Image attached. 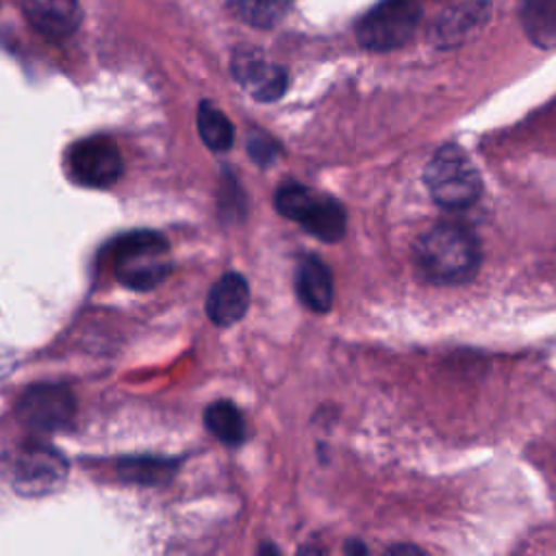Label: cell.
I'll return each instance as SVG.
<instances>
[{
  "mask_svg": "<svg viewBox=\"0 0 556 556\" xmlns=\"http://www.w3.org/2000/svg\"><path fill=\"white\" fill-rule=\"evenodd\" d=\"M415 265L432 285H460L480 267V243L463 224H434L415 243Z\"/></svg>",
  "mask_w": 556,
  "mask_h": 556,
  "instance_id": "cell-1",
  "label": "cell"
},
{
  "mask_svg": "<svg viewBox=\"0 0 556 556\" xmlns=\"http://www.w3.org/2000/svg\"><path fill=\"white\" fill-rule=\"evenodd\" d=\"M276 211L298 222L313 237L337 243L345 235V208L339 200L317 193L300 182H285L274 193Z\"/></svg>",
  "mask_w": 556,
  "mask_h": 556,
  "instance_id": "cell-2",
  "label": "cell"
},
{
  "mask_svg": "<svg viewBox=\"0 0 556 556\" xmlns=\"http://www.w3.org/2000/svg\"><path fill=\"white\" fill-rule=\"evenodd\" d=\"M424 182L432 200L450 211L471 206L482 191V180L469 156L454 143L441 146L426 165Z\"/></svg>",
  "mask_w": 556,
  "mask_h": 556,
  "instance_id": "cell-3",
  "label": "cell"
},
{
  "mask_svg": "<svg viewBox=\"0 0 556 556\" xmlns=\"http://www.w3.org/2000/svg\"><path fill=\"white\" fill-rule=\"evenodd\" d=\"M2 473L15 493L39 497L56 491L65 482L67 460L46 443L26 441L4 456Z\"/></svg>",
  "mask_w": 556,
  "mask_h": 556,
  "instance_id": "cell-4",
  "label": "cell"
},
{
  "mask_svg": "<svg viewBox=\"0 0 556 556\" xmlns=\"http://www.w3.org/2000/svg\"><path fill=\"white\" fill-rule=\"evenodd\" d=\"M421 20L417 0H382L356 24L358 41L376 52L393 50L413 39Z\"/></svg>",
  "mask_w": 556,
  "mask_h": 556,
  "instance_id": "cell-5",
  "label": "cell"
},
{
  "mask_svg": "<svg viewBox=\"0 0 556 556\" xmlns=\"http://www.w3.org/2000/svg\"><path fill=\"white\" fill-rule=\"evenodd\" d=\"M167 241L156 232H132L117 243L115 269L124 285L132 289H150L159 285L169 265L163 261Z\"/></svg>",
  "mask_w": 556,
  "mask_h": 556,
  "instance_id": "cell-6",
  "label": "cell"
},
{
  "mask_svg": "<svg viewBox=\"0 0 556 556\" xmlns=\"http://www.w3.org/2000/svg\"><path fill=\"white\" fill-rule=\"evenodd\" d=\"M76 413V400L65 384L43 382L24 391L17 402L20 421L35 432L65 428Z\"/></svg>",
  "mask_w": 556,
  "mask_h": 556,
  "instance_id": "cell-7",
  "label": "cell"
},
{
  "mask_svg": "<svg viewBox=\"0 0 556 556\" xmlns=\"http://www.w3.org/2000/svg\"><path fill=\"white\" fill-rule=\"evenodd\" d=\"M67 165L76 182L93 189H106L122 176V154L109 137H91L74 143Z\"/></svg>",
  "mask_w": 556,
  "mask_h": 556,
  "instance_id": "cell-8",
  "label": "cell"
},
{
  "mask_svg": "<svg viewBox=\"0 0 556 556\" xmlns=\"http://www.w3.org/2000/svg\"><path fill=\"white\" fill-rule=\"evenodd\" d=\"M230 70L235 80L258 102H274L287 91V72L256 48H237Z\"/></svg>",
  "mask_w": 556,
  "mask_h": 556,
  "instance_id": "cell-9",
  "label": "cell"
},
{
  "mask_svg": "<svg viewBox=\"0 0 556 556\" xmlns=\"http://www.w3.org/2000/svg\"><path fill=\"white\" fill-rule=\"evenodd\" d=\"M250 306V287L237 271H228L208 289L206 315L215 326H232Z\"/></svg>",
  "mask_w": 556,
  "mask_h": 556,
  "instance_id": "cell-10",
  "label": "cell"
},
{
  "mask_svg": "<svg viewBox=\"0 0 556 556\" xmlns=\"http://www.w3.org/2000/svg\"><path fill=\"white\" fill-rule=\"evenodd\" d=\"M22 7L28 22L52 39L72 35L83 17L80 0H22Z\"/></svg>",
  "mask_w": 556,
  "mask_h": 556,
  "instance_id": "cell-11",
  "label": "cell"
},
{
  "mask_svg": "<svg viewBox=\"0 0 556 556\" xmlns=\"http://www.w3.org/2000/svg\"><path fill=\"white\" fill-rule=\"evenodd\" d=\"M295 291L300 302L313 313H326L334 300V282L328 265L319 256H304L295 269Z\"/></svg>",
  "mask_w": 556,
  "mask_h": 556,
  "instance_id": "cell-12",
  "label": "cell"
},
{
  "mask_svg": "<svg viewBox=\"0 0 556 556\" xmlns=\"http://www.w3.org/2000/svg\"><path fill=\"white\" fill-rule=\"evenodd\" d=\"M489 15V7L484 2H469L450 9L443 13L432 28V37L439 46H456L469 33H473Z\"/></svg>",
  "mask_w": 556,
  "mask_h": 556,
  "instance_id": "cell-13",
  "label": "cell"
},
{
  "mask_svg": "<svg viewBox=\"0 0 556 556\" xmlns=\"http://www.w3.org/2000/svg\"><path fill=\"white\" fill-rule=\"evenodd\" d=\"M521 26L539 48H556V0H521Z\"/></svg>",
  "mask_w": 556,
  "mask_h": 556,
  "instance_id": "cell-14",
  "label": "cell"
},
{
  "mask_svg": "<svg viewBox=\"0 0 556 556\" xmlns=\"http://www.w3.org/2000/svg\"><path fill=\"white\" fill-rule=\"evenodd\" d=\"M204 426L226 445H239L245 439V419L228 400H217L204 410Z\"/></svg>",
  "mask_w": 556,
  "mask_h": 556,
  "instance_id": "cell-15",
  "label": "cell"
},
{
  "mask_svg": "<svg viewBox=\"0 0 556 556\" xmlns=\"http://www.w3.org/2000/svg\"><path fill=\"white\" fill-rule=\"evenodd\" d=\"M226 2L241 22L256 28L276 26L293 4V0H226Z\"/></svg>",
  "mask_w": 556,
  "mask_h": 556,
  "instance_id": "cell-16",
  "label": "cell"
},
{
  "mask_svg": "<svg viewBox=\"0 0 556 556\" xmlns=\"http://www.w3.org/2000/svg\"><path fill=\"white\" fill-rule=\"evenodd\" d=\"M198 132L204 146L213 152H226L235 139V128L230 119L211 102H202L198 106Z\"/></svg>",
  "mask_w": 556,
  "mask_h": 556,
  "instance_id": "cell-17",
  "label": "cell"
},
{
  "mask_svg": "<svg viewBox=\"0 0 556 556\" xmlns=\"http://www.w3.org/2000/svg\"><path fill=\"white\" fill-rule=\"evenodd\" d=\"M248 152H250V156H252L256 163L267 165V163H271V161L276 159V154H278V143H276L271 137L263 135V132H254V135H250V139H248Z\"/></svg>",
  "mask_w": 556,
  "mask_h": 556,
  "instance_id": "cell-18",
  "label": "cell"
},
{
  "mask_svg": "<svg viewBox=\"0 0 556 556\" xmlns=\"http://www.w3.org/2000/svg\"><path fill=\"white\" fill-rule=\"evenodd\" d=\"M124 471L126 473H132L135 480H143V473H148V480H159V473H169L172 471V465H165V463H159V460H152L148 463V467L139 460H135L132 465H124Z\"/></svg>",
  "mask_w": 556,
  "mask_h": 556,
  "instance_id": "cell-19",
  "label": "cell"
},
{
  "mask_svg": "<svg viewBox=\"0 0 556 556\" xmlns=\"http://www.w3.org/2000/svg\"><path fill=\"white\" fill-rule=\"evenodd\" d=\"M391 554H397V552H406V554H410V552H419L417 547H410V545H402V547H391L389 549Z\"/></svg>",
  "mask_w": 556,
  "mask_h": 556,
  "instance_id": "cell-20",
  "label": "cell"
}]
</instances>
